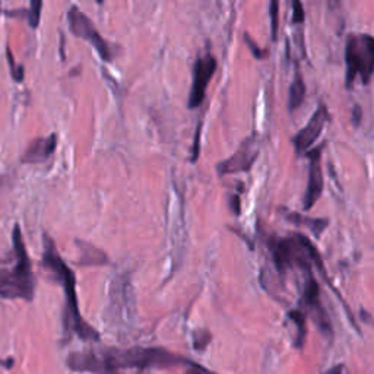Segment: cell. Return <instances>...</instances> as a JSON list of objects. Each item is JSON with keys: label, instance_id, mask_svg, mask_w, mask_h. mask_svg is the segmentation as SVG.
Masks as SVG:
<instances>
[{"label": "cell", "instance_id": "6da1fadb", "mask_svg": "<svg viewBox=\"0 0 374 374\" xmlns=\"http://www.w3.org/2000/svg\"><path fill=\"white\" fill-rule=\"evenodd\" d=\"M43 266L53 274L55 279L63 286L66 297L64 309V328L67 332L76 333L83 341H99V333L83 320L79 312V303L76 296V278L74 270L62 259L55 242L50 235L44 234Z\"/></svg>", "mask_w": 374, "mask_h": 374}, {"label": "cell", "instance_id": "7a4b0ae2", "mask_svg": "<svg viewBox=\"0 0 374 374\" xmlns=\"http://www.w3.org/2000/svg\"><path fill=\"white\" fill-rule=\"evenodd\" d=\"M12 244L15 263L9 268L0 266V297L32 301L34 291H36V277H34L20 224H15L13 227Z\"/></svg>", "mask_w": 374, "mask_h": 374}, {"label": "cell", "instance_id": "3957f363", "mask_svg": "<svg viewBox=\"0 0 374 374\" xmlns=\"http://www.w3.org/2000/svg\"><path fill=\"white\" fill-rule=\"evenodd\" d=\"M268 249L272 253V261L281 277L288 269L300 268L301 270L310 269L314 265L320 274L326 278L320 253L307 237L296 233L290 237H270Z\"/></svg>", "mask_w": 374, "mask_h": 374}, {"label": "cell", "instance_id": "277c9868", "mask_svg": "<svg viewBox=\"0 0 374 374\" xmlns=\"http://www.w3.org/2000/svg\"><path fill=\"white\" fill-rule=\"evenodd\" d=\"M106 359L114 371L122 368H169L174 366H189L191 360L169 352L164 348H142L133 347L126 349L106 348Z\"/></svg>", "mask_w": 374, "mask_h": 374}, {"label": "cell", "instance_id": "5b68a950", "mask_svg": "<svg viewBox=\"0 0 374 374\" xmlns=\"http://www.w3.org/2000/svg\"><path fill=\"white\" fill-rule=\"evenodd\" d=\"M347 87L351 88L356 76L368 85L374 69V39L370 34H349L345 44Z\"/></svg>", "mask_w": 374, "mask_h": 374}, {"label": "cell", "instance_id": "8992f818", "mask_svg": "<svg viewBox=\"0 0 374 374\" xmlns=\"http://www.w3.org/2000/svg\"><path fill=\"white\" fill-rule=\"evenodd\" d=\"M67 20H69V28L75 34L76 37L87 40L92 44V47L97 50L99 57L110 62L116 56V46L110 44L103 36L98 32L94 22L85 15L76 5H72L67 12Z\"/></svg>", "mask_w": 374, "mask_h": 374}, {"label": "cell", "instance_id": "52a82bcc", "mask_svg": "<svg viewBox=\"0 0 374 374\" xmlns=\"http://www.w3.org/2000/svg\"><path fill=\"white\" fill-rule=\"evenodd\" d=\"M216 66H218L216 59L211 53H207L205 56H199L196 59L193 67V82L191 88V95L189 101H187V104H189L191 109H196L203 103L208 83L216 71Z\"/></svg>", "mask_w": 374, "mask_h": 374}, {"label": "cell", "instance_id": "ba28073f", "mask_svg": "<svg viewBox=\"0 0 374 374\" xmlns=\"http://www.w3.org/2000/svg\"><path fill=\"white\" fill-rule=\"evenodd\" d=\"M329 120V111L328 107L320 103L313 116L310 117V120L307 122L296 136L293 138V144L296 146L297 154H303V152H307L319 139V136L321 134L325 125Z\"/></svg>", "mask_w": 374, "mask_h": 374}, {"label": "cell", "instance_id": "9c48e42d", "mask_svg": "<svg viewBox=\"0 0 374 374\" xmlns=\"http://www.w3.org/2000/svg\"><path fill=\"white\" fill-rule=\"evenodd\" d=\"M321 149L323 145H319L314 149L305 152V157L310 160V165H309L307 189H305L303 199L304 211H310L316 205V202L321 196L323 186H325V180H323V173H321V161H320Z\"/></svg>", "mask_w": 374, "mask_h": 374}, {"label": "cell", "instance_id": "30bf717a", "mask_svg": "<svg viewBox=\"0 0 374 374\" xmlns=\"http://www.w3.org/2000/svg\"><path fill=\"white\" fill-rule=\"evenodd\" d=\"M67 367L72 371L92 374H117L109 364L104 351H79L67 356Z\"/></svg>", "mask_w": 374, "mask_h": 374}, {"label": "cell", "instance_id": "8fae6325", "mask_svg": "<svg viewBox=\"0 0 374 374\" xmlns=\"http://www.w3.org/2000/svg\"><path fill=\"white\" fill-rule=\"evenodd\" d=\"M259 157V149L256 141L253 138L247 139L242 148L230 158L218 162L216 172L219 176H227L234 173H246L253 167L254 161Z\"/></svg>", "mask_w": 374, "mask_h": 374}, {"label": "cell", "instance_id": "7c38bea8", "mask_svg": "<svg viewBox=\"0 0 374 374\" xmlns=\"http://www.w3.org/2000/svg\"><path fill=\"white\" fill-rule=\"evenodd\" d=\"M57 148V134L52 133L46 136V138H39L34 139L28 148L25 149L24 155L21 158L22 162L28 164H39L44 162L55 154V151Z\"/></svg>", "mask_w": 374, "mask_h": 374}, {"label": "cell", "instance_id": "4fadbf2b", "mask_svg": "<svg viewBox=\"0 0 374 374\" xmlns=\"http://www.w3.org/2000/svg\"><path fill=\"white\" fill-rule=\"evenodd\" d=\"M76 244L81 250V261L78 262L79 265H83V266H92V265H106L109 263V258L107 254L90 244V243H85V242H81V240H76Z\"/></svg>", "mask_w": 374, "mask_h": 374}, {"label": "cell", "instance_id": "5bb4252c", "mask_svg": "<svg viewBox=\"0 0 374 374\" xmlns=\"http://www.w3.org/2000/svg\"><path fill=\"white\" fill-rule=\"evenodd\" d=\"M285 218L288 221H291L293 224L297 226H305L307 227L316 237H320V234L323 233L328 226H329V221L328 219H319V218H310V216H305L301 215L298 212H288L285 214Z\"/></svg>", "mask_w": 374, "mask_h": 374}, {"label": "cell", "instance_id": "9a60e30c", "mask_svg": "<svg viewBox=\"0 0 374 374\" xmlns=\"http://www.w3.org/2000/svg\"><path fill=\"white\" fill-rule=\"evenodd\" d=\"M41 8H43V2L40 0H32L29 8H20V9H6L4 11V13L6 16H25L27 21L29 22L31 28H37L40 24V16H41Z\"/></svg>", "mask_w": 374, "mask_h": 374}, {"label": "cell", "instance_id": "2e32d148", "mask_svg": "<svg viewBox=\"0 0 374 374\" xmlns=\"http://www.w3.org/2000/svg\"><path fill=\"white\" fill-rule=\"evenodd\" d=\"M304 97H305V83L300 71L297 69L290 88V97H288V109H290V111H294L301 106Z\"/></svg>", "mask_w": 374, "mask_h": 374}, {"label": "cell", "instance_id": "e0dca14e", "mask_svg": "<svg viewBox=\"0 0 374 374\" xmlns=\"http://www.w3.org/2000/svg\"><path fill=\"white\" fill-rule=\"evenodd\" d=\"M288 317H290L294 325L297 326V336H296V347L297 348H301L304 345V341H305V319H307V316H305V313L303 310H291L290 313H288Z\"/></svg>", "mask_w": 374, "mask_h": 374}, {"label": "cell", "instance_id": "ac0fdd59", "mask_svg": "<svg viewBox=\"0 0 374 374\" xmlns=\"http://www.w3.org/2000/svg\"><path fill=\"white\" fill-rule=\"evenodd\" d=\"M6 56H8V62H9V69H11V75L12 78L16 81V82H21L25 76V72H24V66L16 63L15 59H13V55H12V50L11 47L8 46L6 47Z\"/></svg>", "mask_w": 374, "mask_h": 374}, {"label": "cell", "instance_id": "d6986e66", "mask_svg": "<svg viewBox=\"0 0 374 374\" xmlns=\"http://www.w3.org/2000/svg\"><path fill=\"white\" fill-rule=\"evenodd\" d=\"M278 8H279V4L277 2V0H272V2H270V22H272V39H274V40H277L278 25H279Z\"/></svg>", "mask_w": 374, "mask_h": 374}, {"label": "cell", "instance_id": "ffe728a7", "mask_svg": "<svg viewBox=\"0 0 374 374\" xmlns=\"http://www.w3.org/2000/svg\"><path fill=\"white\" fill-rule=\"evenodd\" d=\"M294 15H293V22H304L305 20V13H304V8L303 5L298 2V0H294Z\"/></svg>", "mask_w": 374, "mask_h": 374}, {"label": "cell", "instance_id": "44dd1931", "mask_svg": "<svg viewBox=\"0 0 374 374\" xmlns=\"http://www.w3.org/2000/svg\"><path fill=\"white\" fill-rule=\"evenodd\" d=\"M244 40H246V43L249 44V47H250V50H251V53H253L254 56H256V57H259V59L265 56V53H263V52H262V50L259 48V46H256V43H254V41L251 40V37L249 36V34H247V32L244 34Z\"/></svg>", "mask_w": 374, "mask_h": 374}, {"label": "cell", "instance_id": "7402d4cb", "mask_svg": "<svg viewBox=\"0 0 374 374\" xmlns=\"http://www.w3.org/2000/svg\"><path fill=\"white\" fill-rule=\"evenodd\" d=\"M186 374H214V373L209 371L208 368H205L203 366H199V364L191 361L189 368L186 370Z\"/></svg>", "mask_w": 374, "mask_h": 374}, {"label": "cell", "instance_id": "603a6c76", "mask_svg": "<svg viewBox=\"0 0 374 374\" xmlns=\"http://www.w3.org/2000/svg\"><path fill=\"white\" fill-rule=\"evenodd\" d=\"M199 136H200V126H198V130H196V136H195V145H193V155L191 158L192 162H195L199 157V149H200V142H199Z\"/></svg>", "mask_w": 374, "mask_h": 374}, {"label": "cell", "instance_id": "cb8c5ba5", "mask_svg": "<svg viewBox=\"0 0 374 374\" xmlns=\"http://www.w3.org/2000/svg\"><path fill=\"white\" fill-rule=\"evenodd\" d=\"M352 118H354V123H355V126L356 125H359V122H360V117H361V109H360V106H354V113H352Z\"/></svg>", "mask_w": 374, "mask_h": 374}, {"label": "cell", "instance_id": "d4e9b609", "mask_svg": "<svg viewBox=\"0 0 374 374\" xmlns=\"http://www.w3.org/2000/svg\"><path fill=\"white\" fill-rule=\"evenodd\" d=\"M342 368H344V366L342 364H339V366H335V367H332L326 374H342Z\"/></svg>", "mask_w": 374, "mask_h": 374}, {"label": "cell", "instance_id": "484cf974", "mask_svg": "<svg viewBox=\"0 0 374 374\" xmlns=\"http://www.w3.org/2000/svg\"><path fill=\"white\" fill-rule=\"evenodd\" d=\"M0 364H2L4 367H6V368H11L12 364H13V359H9L8 361H0Z\"/></svg>", "mask_w": 374, "mask_h": 374}]
</instances>
